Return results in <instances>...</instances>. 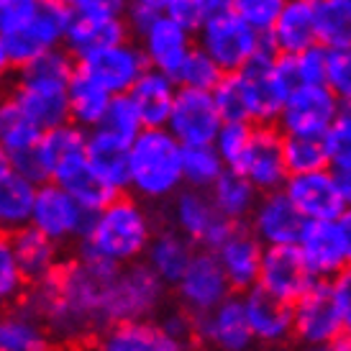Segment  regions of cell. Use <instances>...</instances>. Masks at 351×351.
<instances>
[{"mask_svg":"<svg viewBox=\"0 0 351 351\" xmlns=\"http://www.w3.org/2000/svg\"><path fill=\"white\" fill-rule=\"evenodd\" d=\"M152 236L154 223L141 200L118 193L110 203L93 213L88 234L77 239V252L95 254L123 267L144 259Z\"/></svg>","mask_w":351,"mask_h":351,"instance_id":"obj_1","label":"cell"},{"mask_svg":"<svg viewBox=\"0 0 351 351\" xmlns=\"http://www.w3.org/2000/svg\"><path fill=\"white\" fill-rule=\"evenodd\" d=\"M77 62L64 49H51L26 67L13 69L10 98L16 100L26 116L41 128H54L69 121V80Z\"/></svg>","mask_w":351,"mask_h":351,"instance_id":"obj_2","label":"cell"},{"mask_svg":"<svg viewBox=\"0 0 351 351\" xmlns=\"http://www.w3.org/2000/svg\"><path fill=\"white\" fill-rule=\"evenodd\" d=\"M182 182V144L165 126L141 128L128 144V190L138 200L165 203Z\"/></svg>","mask_w":351,"mask_h":351,"instance_id":"obj_3","label":"cell"},{"mask_svg":"<svg viewBox=\"0 0 351 351\" xmlns=\"http://www.w3.org/2000/svg\"><path fill=\"white\" fill-rule=\"evenodd\" d=\"M167 300V285L147 267V262H131L118 267L108 287L103 326L131 321H149L162 311Z\"/></svg>","mask_w":351,"mask_h":351,"instance_id":"obj_4","label":"cell"},{"mask_svg":"<svg viewBox=\"0 0 351 351\" xmlns=\"http://www.w3.org/2000/svg\"><path fill=\"white\" fill-rule=\"evenodd\" d=\"M274 59H277V49L272 47L269 36L262 34L256 54L239 72L241 85H244L249 123H254V126H274L290 90L295 88L277 72Z\"/></svg>","mask_w":351,"mask_h":351,"instance_id":"obj_5","label":"cell"},{"mask_svg":"<svg viewBox=\"0 0 351 351\" xmlns=\"http://www.w3.org/2000/svg\"><path fill=\"white\" fill-rule=\"evenodd\" d=\"M69 21H72V8L62 5L59 0H36L29 21L3 39L13 69L26 67L29 62L51 49H62Z\"/></svg>","mask_w":351,"mask_h":351,"instance_id":"obj_6","label":"cell"},{"mask_svg":"<svg viewBox=\"0 0 351 351\" xmlns=\"http://www.w3.org/2000/svg\"><path fill=\"white\" fill-rule=\"evenodd\" d=\"M262 34L254 31L234 10L208 16L195 29V47L213 59L221 72H241L259 49Z\"/></svg>","mask_w":351,"mask_h":351,"instance_id":"obj_7","label":"cell"},{"mask_svg":"<svg viewBox=\"0 0 351 351\" xmlns=\"http://www.w3.org/2000/svg\"><path fill=\"white\" fill-rule=\"evenodd\" d=\"M90 221H93V213L85 210L62 185L47 180L36 187V200H34L29 223L39 228L44 236H49L51 241H57L59 246L82 239L88 234Z\"/></svg>","mask_w":351,"mask_h":351,"instance_id":"obj_8","label":"cell"},{"mask_svg":"<svg viewBox=\"0 0 351 351\" xmlns=\"http://www.w3.org/2000/svg\"><path fill=\"white\" fill-rule=\"evenodd\" d=\"M193 339L208 351H256L241 293H231L208 313L193 315Z\"/></svg>","mask_w":351,"mask_h":351,"instance_id":"obj_9","label":"cell"},{"mask_svg":"<svg viewBox=\"0 0 351 351\" xmlns=\"http://www.w3.org/2000/svg\"><path fill=\"white\" fill-rule=\"evenodd\" d=\"M339 108L341 103L328 85H295L274 126L282 131V136H323Z\"/></svg>","mask_w":351,"mask_h":351,"instance_id":"obj_10","label":"cell"},{"mask_svg":"<svg viewBox=\"0 0 351 351\" xmlns=\"http://www.w3.org/2000/svg\"><path fill=\"white\" fill-rule=\"evenodd\" d=\"M343 333V323L336 308L328 280H315L308 293L293 302V339L308 346H321Z\"/></svg>","mask_w":351,"mask_h":351,"instance_id":"obj_11","label":"cell"},{"mask_svg":"<svg viewBox=\"0 0 351 351\" xmlns=\"http://www.w3.org/2000/svg\"><path fill=\"white\" fill-rule=\"evenodd\" d=\"M175 293L182 311H187L190 315H200L226 300L234 290L226 280L218 256L210 249H195L187 269L177 280Z\"/></svg>","mask_w":351,"mask_h":351,"instance_id":"obj_12","label":"cell"},{"mask_svg":"<svg viewBox=\"0 0 351 351\" xmlns=\"http://www.w3.org/2000/svg\"><path fill=\"white\" fill-rule=\"evenodd\" d=\"M221 123L223 118L215 108L210 90L180 88L165 128L182 147H197V144H213Z\"/></svg>","mask_w":351,"mask_h":351,"instance_id":"obj_13","label":"cell"},{"mask_svg":"<svg viewBox=\"0 0 351 351\" xmlns=\"http://www.w3.org/2000/svg\"><path fill=\"white\" fill-rule=\"evenodd\" d=\"M147 67L149 64L144 59V51L138 49L134 39L118 41L113 47H106V49L95 51L93 57L77 62L80 72L95 80L110 95H126Z\"/></svg>","mask_w":351,"mask_h":351,"instance_id":"obj_14","label":"cell"},{"mask_svg":"<svg viewBox=\"0 0 351 351\" xmlns=\"http://www.w3.org/2000/svg\"><path fill=\"white\" fill-rule=\"evenodd\" d=\"M282 131L277 126H254L252 141L244 159L239 165V172L252 182L259 193L282 190L287 182V165H285Z\"/></svg>","mask_w":351,"mask_h":351,"instance_id":"obj_15","label":"cell"},{"mask_svg":"<svg viewBox=\"0 0 351 351\" xmlns=\"http://www.w3.org/2000/svg\"><path fill=\"white\" fill-rule=\"evenodd\" d=\"M131 39L144 51L149 67L175 75L177 67L185 62V57L195 47V31L185 29L182 23L172 21L165 13H156L154 19L149 21L147 29L138 31Z\"/></svg>","mask_w":351,"mask_h":351,"instance_id":"obj_16","label":"cell"},{"mask_svg":"<svg viewBox=\"0 0 351 351\" xmlns=\"http://www.w3.org/2000/svg\"><path fill=\"white\" fill-rule=\"evenodd\" d=\"M282 190L293 200L295 208L305 215V221H339L343 210L349 208L328 167L315 172L290 175Z\"/></svg>","mask_w":351,"mask_h":351,"instance_id":"obj_17","label":"cell"},{"mask_svg":"<svg viewBox=\"0 0 351 351\" xmlns=\"http://www.w3.org/2000/svg\"><path fill=\"white\" fill-rule=\"evenodd\" d=\"M246 223L262 246H285L298 244L305 226V215L285 195V190H272L259 195Z\"/></svg>","mask_w":351,"mask_h":351,"instance_id":"obj_18","label":"cell"},{"mask_svg":"<svg viewBox=\"0 0 351 351\" xmlns=\"http://www.w3.org/2000/svg\"><path fill=\"white\" fill-rule=\"evenodd\" d=\"M315 277L308 272L300 252L295 244L264 246L262 267H259V287L282 302L293 305L302 293H308Z\"/></svg>","mask_w":351,"mask_h":351,"instance_id":"obj_19","label":"cell"},{"mask_svg":"<svg viewBox=\"0 0 351 351\" xmlns=\"http://www.w3.org/2000/svg\"><path fill=\"white\" fill-rule=\"evenodd\" d=\"M295 246L315 280H331L343 267H349L341 228L336 221H305Z\"/></svg>","mask_w":351,"mask_h":351,"instance_id":"obj_20","label":"cell"},{"mask_svg":"<svg viewBox=\"0 0 351 351\" xmlns=\"http://www.w3.org/2000/svg\"><path fill=\"white\" fill-rule=\"evenodd\" d=\"M244 313L249 328L254 333V341L259 346H282L293 339V305L282 302L280 298L269 295L259 285L241 293Z\"/></svg>","mask_w":351,"mask_h":351,"instance_id":"obj_21","label":"cell"},{"mask_svg":"<svg viewBox=\"0 0 351 351\" xmlns=\"http://www.w3.org/2000/svg\"><path fill=\"white\" fill-rule=\"evenodd\" d=\"M262 252L264 246L256 241V236L239 223L234 234L226 239L223 244L215 249V256L221 262L226 280L231 285L234 293H246L259 282V267H262Z\"/></svg>","mask_w":351,"mask_h":351,"instance_id":"obj_22","label":"cell"},{"mask_svg":"<svg viewBox=\"0 0 351 351\" xmlns=\"http://www.w3.org/2000/svg\"><path fill=\"white\" fill-rule=\"evenodd\" d=\"M95 351H190V341H180L162 328V323L149 318L103 328Z\"/></svg>","mask_w":351,"mask_h":351,"instance_id":"obj_23","label":"cell"},{"mask_svg":"<svg viewBox=\"0 0 351 351\" xmlns=\"http://www.w3.org/2000/svg\"><path fill=\"white\" fill-rule=\"evenodd\" d=\"M126 39H131L126 19H93V16L72 13L62 49L67 51L75 62H82V59L93 57L95 51Z\"/></svg>","mask_w":351,"mask_h":351,"instance_id":"obj_24","label":"cell"},{"mask_svg":"<svg viewBox=\"0 0 351 351\" xmlns=\"http://www.w3.org/2000/svg\"><path fill=\"white\" fill-rule=\"evenodd\" d=\"M177 90H180V85L172 75H167L162 69L147 67L126 95L136 106L144 128H162L167 126V118L172 113Z\"/></svg>","mask_w":351,"mask_h":351,"instance_id":"obj_25","label":"cell"},{"mask_svg":"<svg viewBox=\"0 0 351 351\" xmlns=\"http://www.w3.org/2000/svg\"><path fill=\"white\" fill-rule=\"evenodd\" d=\"M169 218H172V228L185 234L193 244L203 246L208 234L223 215L215 210L208 190L185 185L169 197Z\"/></svg>","mask_w":351,"mask_h":351,"instance_id":"obj_26","label":"cell"},{"mask_svg":"<svg viewBox=\"0 0 351 351\" xmlns=\"http://www.w3.org/2000/svg\"><path fill=\"white\" fill-rule=\"evenodd\" d=\"M267 36L277 54H290V57L318 44L315 13H313L311 0H287L277 21L272 23V29L267 31Z\"/></svg>","mask_w":351,"mask_h":351,"instance_id":"obj_27","label":"cell"},{"mask_svg":"<svg viewBox=\"0 0 351 351\" xmlns=\"http://www.w3.org/2000/svg\"><path fill=\"white\" fill-rule=\"evenodd\" d=\"M85 144H88V131L75 126L72 121L41 131L36 149H39L41 165L47 169V177L57 180L62 172L85 162Z\"/></svg>","mask_w":351,"mask_h":351,"instance_id":"obj_28","label":"cell"},{"mask_svg":"<svg viewBox=\"0 0 351 351\" xmlns=\"http://www.w3.org/2000/svg\"><path fill=\"white\" fill-rule=\"evenodd\" d=\"M85 159L90 169L116 193L128 190V141L108 134L103 128H90Z\"/></svg>","mask_w":351,"mask_h":351,"instance_id":"obj_29","label":"cell"},{"mask_svg":"<svg viewBox=\"0 0 351 351\" xmlns=\"http://www.w3.org/2000/svg\"><path fill=\"white\" fill-rule=\"evenodd\" d=\"M193 254H195V244L185 234H180L177 228H162L152 236L144 252V262L167 287H175L193 259Z\"/></svg>","mask_w":351,"mask_h":351,"instance_id":"obj_30","label":"cell"},{"mask_svg":"<svg viewBox=\"0 0 351 351\" xmlns=\"http://www.w3.org/2000/svg\"><path fill=\"white\" fill-rule=\"evenodd\" d=\"M8 236L13 254H16V262H19L21 272L26 274L29 282L44 280V277L57 272V267L62 264L59 262V249L62 246L57 241H51L49 236H44L31 223L10 231Z\"/></svg>","mask_w":351,"mask_h":351,"instance_id":"obj_31","label":"cell"},{"mask_svg":"<svg viewBox=\"0 0 351 351\" xmlns=\"http://www.w3.org/2000/svg\"><path fill=\"white\" fill-rule=\"evenodd\" d=\"M208 193H210L215 210L234 223H246L254 205L262 195L239 169H228V167L218 175L213 185L208 187Z\"/></svg>","mask_w":351,"mask_h":351,"instance_id":"obj_32","label":"cell"},{"mask_svg":"<svg viewBox=\"0 0 351 351\" xmlns=\"http://www.w3.org/2000/svg\"><path fill=\"white\" fill-rule=\"evenodd\" d=\"M36 182L29 177L8 169L0 175V228L16 231L21 226H29L34 200H36Z\"/></svg>","mask_w":351,"mask_h":351,"instance_id":"obj_33","label":"cell"},{"mask_svg":"<svg viewBox=\"0 0 351 351\" xmlns=\"http://www.w3.org/2000/svg\"><path fill=\"white\" fill-rule=\"evenodd\" d=\"M110 98L113 95L108 90L100 88L95 80H90L85 72L75 69V75L69 80V93H67L69 121L75 126L85 128V131L95 128L100 123V118L106 116Z\"/></svg>","mask_w":351,"mask_h":351,"instance_id":"obj_34","label":"cell"},{"mask_svg":"<svg viewBox=\"0 0 351 351\" xmlns=\"http://www.w3.org/2000/svg\"><path fill=\"white\" fill-rule=\"evenodd\" d=\"M0 351H51V336L26 311H0Z\"/></svg>","mask_w":351,"mask_h":351,"instance_id":"obj_35","label":"cell"},{"mask_svg":"<svg viewBox=\"0 0 351 351\" xmlns=\"http://www.w3.org/2000/svg\"><path fill=\"white\" fill-rule=\"evenodd\" d=\"M41 138V128L26 116V110L10 98L3 95L0 100V147L8 156L34 149Z\"/></svg>","mask_w":351,"mask_h":351,"instance_id":"obj_36","label":"cell"},{"mask_svg":"<svg viewBox=\"0 0 351 351\" xmlns=\"http://www.w3.org/2000/svg\"><path fill=\"white\" fill-rule=\"evenodd\" d=\"M51 182H57V185L64 187L69 195L75 197L85 210H90V213L100 210L103 205H108L118 195L113 187L108 185V182H103V180L90 169L88 159L75 165L72 169H67V172H62V175H59L57 180H51Z\"/></svg>","mask_w":351,"mask_h":351,"instance_id":"obj_37","label":"cell"},{"mask_svg":"<svg viewBox=\"0 0 351 351\" xmlns=\"http://www.w3.org/2000/svg\"><path fill=\"white\" fill-rule=\"evenodd\" d=\"M318 44L326 49L351 44V0H311Z\"/></svg>","mask_w":351,"mask_h":351,"instance_id":"obj_38","label":"cell"},{"mask_svg":"<svg viewBox=\"0 0 351 351\" xmlns=\"http://www.w3.org/2000/svg\"><path fill=\"white\" fill-rule=\"evenodd\" d=\"M223 169H226L223 159L218 156L213 144L182 147V182L187 187L208 190Z\"/></svg>","mask_w":351,"mask_h":351,"instance_id":"obj_39","label":"cell"},{"mask_svg":"<svg viewBox=\"0 0 351 351\" xmlns=\"http://www.w3.org/2000/svg\"><path fill=\"white\" fill-rule=\"evenodd\" d=\"M285 165L290 175H302V172H315L326 169L331 162L326 136H285Z\"/></svg>","mask_w":351,"mask_h":351,"instance_id":"obj_40","label":"cell"},{"mask_svg":"<svg viewBox=\"0 0 351 351\" xmlns=\"http://www.w3.org/2000/svg\"><path fill=\"white\" fill-rule=\"evenodd\" d=\"M26 285H29V280H26V274L21 272L19 262H16L10 236L0 228V311L16 305L23 298Z\"/></svg>","mask_w":351,"mask_h":351,"instance_id":"obj_41","label":"cell"},{"mask_svg":"<svg viewBox=\"0 0 351 351\" xmlns=\"http://www.w3.org/2000/svg\"><path fill=\"white\" fill-rule=\"evenodd\" d=\"M252 134L254 123H249V121H223L221 123V128H218V134L213 138V147L228 169H239L246 149H249Z\"/></svg>","mask_w":351,"mask_h":351,"instance_id":"obj_42","label":"cell"},{"mask_svg":"<svg viewBox=\"0 0 351 351\" xmlns=\"http://www.w3.org/2000/svg\"><path fill=\"white\" fill-rule=\"evenodd\" d=\"M221 69L213 59L208 57L203 49L193 47V51L185 57V62L177 67V72L172 75L180 88H193V90H213L215 82L221 80Z\"/></svg>","mask_w":351,"mask_h":351,"instance_id":"obj_43","label":"cell"},{"mask_svg":"<svg viewBox=\"0 0 351 351\" xmlns=\"http://www.w3.org/2000/svg\"><path fill=\"white\" fill-rule=\"evenodd\" d=\"M95 128H103L108 134H113V136L123 138V141L131 144L138 131L144 128V123H141L136 106L131 103L128 95H113L110 103H108L106 116L100 118V123Z\"/></svg>","mask_w":351,"mask_h":351,"instance_id":"obj_44","label":"cell"},{"mask_svg":"<svg viewBox=\"0 0 351 351\" xmlns=\"http://www.w3.org/2000/svg\"><path fill=\"white\" fill-rule=\"evenodd\" d=\"M210 95L223 121H249L244 85H241L239 72H223L221 80L215 82V88L210 90Z\"/></svg>","mask_w":351,"mask_h":351,"instance_id":"obj_45","label":"cell"},{"mask_svg":"<svg viewBox=\"0 0 351 351\" xmlns=\"http://www.w3.org/2000/svg\"><path fill=\"white\" fill-rule=\"evenodd\" d=\"M326 85L341 106H351V44L328 49Z\"/></svg>","mask_w":351,"mask_h":351,"instance_id":"obj_46","label":"cell"},{"mask_svg":"<svg viewBox=\"0 0 351 351\" xmlns=\"http://www.w3.org/2000/svg\"><path fill=\"white\" fill-rule=\"evenodd\" d=\"M285 3L287 0H234V13L254 31L267 34L280 16V10L285 8Z\"/></svg>","mask_w":351,"mask_h":351,"instance_id":"obj_47","label":"cell"},{"mask_svg":"<svg viewBox=\"0 0 351 351\" xmlns=\"http://www.w3.org/2000/svg\"><path fill=\"white\" fill-rule=\"evenodd\" d=\"M298 85H326L328 69V49L323 44H313L293 57Z\"/></svg>","mask_w":351,"mask_h":351,"instance_id":"obj_48","label":"cell"},{"mask_svg":"<svg viewBox=\"0 0 351 351\" xmlns=\"http://www.w3.org/2000/svg\"><path fill=\"white\" fill-rule=\"evenodd\" d=\"M323 136H326V147H328L331 159L333 156L351 154V106L339 108L333 123L328 126V131Z\"/></svg>","mask_w":351,"mask_h":351,"instance_id":"obj_49","label":"cell"},{"mask_svg":"<svg viewBox=\"0 0 351 351\" xmlns=\"http://www.w3.org/2000/svg\"><path fill=\"white\" fill-rule=\"evenodd\" d=\"M162 13L182 23L185 29L195 31L205 19V0H165Z\"/></svg>","mask_w":351,"mask_h":351,"instance_id":"obj_50","label":"cell"},{"mask_svg":"<svg viewBox=\"0 0 351 351\" xmlns=\"http://www.w3.org/2000/svg\"><path fill=\"white\" fill-rule=\"evenodd\" d=\"M36 0H0V36L5 39L8 34L19 31L29 21Z\"/></svg>","mask_w":351,"mask_h":351,"instance_id":"obj_51","label":"cell"},{"mask_svg":"<svg viewBox=\"0 0 351 351\" xmlns=\"http://www.w3.org/2000/svg\"><path fill=\"white\" fill-rule=\"evenodd\" d=\"M328 282H331V293L333 300H336V308H339V315H341L343 333L351 336V264L343 267L341 272L331 277Z\"/></svg>","mask_w":351,"mask_h":351,"instance_id":"obj_52","label":"cell"},{"mask_svg":"<svg viewBox=\"0 0 351 351\" xmlns=\"http://www.w3.org/2000/svg\"><path fill=\"white\" fill-rule=\"evenodd\" d=\"M128 0H77L72 13L93 19H126Z\"/></svg>","mask_w":351,"mask_h":351,"instance_id":"obj_53","label":"cell"},{"mask_svg":"<svg viewBox=\"0 0 351 351\" xmlns=\"http://www.w3.org/2000/svg\"><path fill=\"white\" fill-rule=\"evenodd\" d=\"M8 165L13 172L29 177V180H34L36 185H41V182L49 180V177H47V169H44V165H41V156H39V149L36 147L26 149V152H21V154L8 156Z\"/></svg>","mask_w":351,"mask_h":351,"instance_id":"obj_54","label":"cell"},{"mask_svg":"<svg viewBox=\"0 0 351 351\" xmlns=\"http://www.w3.org/2000/svg\"><path fill=\"white\" fill-rule=\"evenodd\" d=\"M162 328L172 333L180 341H190L193 339V315L187 311H169L165 318H159Z\"/></svg>","mask_w":351,"mask_h":351,"instance_id":"obj_55","label":"cell"},{"mask_svg":"<svg viewBox=\"0 0 351 351\" xmlns=\"http://www.w3.org/2000/svg\"><path fill=\"white\" fill-rule=\"evenodd\" d=\"M328 172L336 180V185L341 190L343 200L351 205V154L346 156H333L328 162Z\"/></svg>","mask_w":351,"mask_h":351,"instance_id":"obj_56","label":"cell"},{"mask_svg":"<svg viewBox=\"0 0 351 351\" xmlns=\"http://www.w3.org/2000/svg\"><path fill=\"white\" fill-rule=\"evenodd\" d=\"M305 351H351V336L349 333H339L333 341L321 343V346H308Z\"/></svg>","mask_w":351,"mask_h":351,"instance_id":"obj_57","label":"cell"},{"mask_svg":"<svg viewBox=\"0 0 351 351\" xmlns=\"http://www.w3.org/2000/svg\"><path fill=\"white\" fill-rule=\"evenodd\" d=\"M339 228H341V236H343V246H346V256H349V264H351V205L341 213V218L336 221Z\"/></svg>","mask_w":351,"mask_h":351,"instance_id":"obj_58","label":"cell"},{"mask_svg":"<svg viewBox=\"0 0 351 351\" xmlns=\"http://www.w3.org/2000/svg\"><path fill=\"white\" fill-rule=\"evenodd\" d=\"M231 10H234V0H205V19L208 16L231 13Z\"/></svg>","mask_w":351,"mask_h":351,"instance_id":"obj_59","label":"cell"},{"mask_svg":"<svg viewBox=\"0 0 351 351\" xmlns=\"http://www.w3.org/2000/svg\"><path fill=\"white\" fill-rule=\"evenodd\" d=\"M10 75H13V64H10L8 49H5V41H3V36H0V85H3Z\"/></svg>","mask_w":351,"mask_h":351,"instance_id":"obj_60","label":"cell"},{"mask_svg":"<svg viewBox=\"0 0 351 351\" xmlns=\"http://www.w3.org/2000/svg\"><path fill=\"white\" fill-rule=\"evenodd\" d=\"M162 3L165 0H128V5H141V8H152V10H162Z\"/></svg>","mask_w":351,"mask_h":351,"instance_id":"obj_61","label":"cell"},{"mask_svg":"<svg viewBox=\"0 0 351 351\" xmlns=\"http://www.w3.org/2000/svg\"><path fill=\"white\" fill-rule=\"evenodd\" d=\"M10 169V165H8V154L3 152V147H0V175H5Z\"/></svg>","mask_w":351,"mask_h":351,"instance_id":"obj_62","label":"cell"},{"mask_svg":"<svg viewBox=\"0 0 351 351\" xmlns=\"http://www.w3.org/2000/svg\"><path fill=\"white\" fill-rule=\"evenodd\" d=\"M59 3H62V5H67V8H72V5L77 3V0H59Z\"/></svg>","mask_w":351,"mask_h":351,"instance_id":"obj_63","label":"cell"},{"mask_svg":"<svg viewBox=\"0 0 351 351\" xmlns=\"http://www.w3.org/2000/svg\"><path fill=\"white\" fill-rule=\"evenodd\" d=\"M0 100H3V85H0Z\"/></svg>","mask_w":351,"mask_h":351,"instance_id":"obj_64","label":"cell"}]
</instances>
